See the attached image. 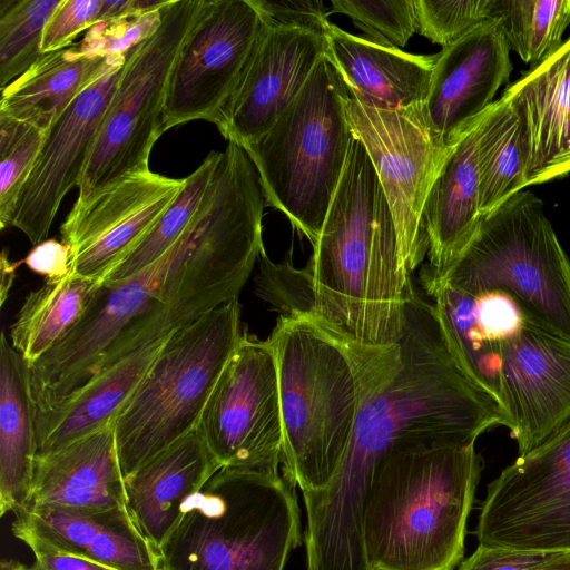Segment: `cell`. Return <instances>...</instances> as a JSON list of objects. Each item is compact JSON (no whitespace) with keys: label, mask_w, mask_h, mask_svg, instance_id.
Instances as JSON below:
<instances>
[{"label":"cell","mask_w":570,"mask_h":570,"mask_svg":"<svg viewBox=\"0 0 570 570\" xmlns=\"http://www.w3.org/2000/svg\"><path fill=\"white\" fill-rule=\"evenodd\" d=\"M264 199L252 175L218 166L173 246L132 276L101 283L73 328L30 364L37 413L61 409L134 350L238 298L265 252Z\"/></svg>","instance_id":"1"},{"label":"cell","mask_w":570,"mask_h":570,"mask_svg":"<svg viewBox=\"0 0 570 570\" xmlns=\"http://www.w3.org/2000/svg\"><path fill=\"white\" fill-rule=\"evenodd\" d=\"M358 409L348 448L331 481L304 492L306 570H371L363 511L381 459L413 443H475L497 425L501 406L478 387L450 353L432 304L414 284L399 341L354 345Z\"/></svg>","instance_id":"2"},{"label":"cell","mask_w":570,"mask_h":570,"mask_svg":"<svg viewBox=\"0 0 570 570\" xmlns=\"http://www.w3.org/2000/svg\"><path fill=\"white\" fill-rule=\"evenodd\" d=\"M303 313L341 340L387 347L402 335L413 286L386 197L364 145L347 160L306 268Z\"/></svg>","instance_id":"3"},{"label":"cell","mask_w":570,"mask_h":570,"mask_svg":"<svg viewBox=\"0 0 570 570\" xmlns=\"http://www.w3.org/2000/svg\"><path fill=\"white\" fill-rule=\"evenodd\" d=\"M474 443H413L380 461L362 534L371 570H455L482 472Z\"/></svg>","instance_id":"4"},{"label":"cell","mask_w":570,"mask_h":570,"mask_svg":"<svg viewBox=\"0 0 570 570\" xmlns=\"http://www.w3.org/2000/svg\"><path fill=\"white\" fill-rule=\"evenodd\" d=\"M283 424L282 473L304 492L324 488L352 438L358 409L354 344L306 314H282L267 338Z\"/></svg>","instance_id":"5"},{"label":"cell","mask_w":570,"mask_h":570,"mask_svg":"<svg viewBox=\"0 0 570 570\" xmlns=\"http://www.w3.org/2000/svg\"><path fill=\"white\" fill-rule=\"evenodd\" d=\"M295 485L283 473L217 470L181 507L160 570H284L302 543Z\"/></svg>","instance_id":"6"},{"label":"cell","mask_w":570,"mask_h":570,"mask_svg":"<svg viewBox=\"0 0 570 570\" xmlns=\"http://www.w3.org/2000/svg\"><path fill=\"white\" fill-rule=\"evenodd\" d=\"M346 89L325 57L274 125L243 149L265 200L312 243L317 240L341 180L353 132Z\"/></svg>","instance_id":"7"},{"label":"cell","mask_w":570,"mask_h":570,"mask_svg":"<svg viewBox=\"0 0 570 570\" xmlns=\"http://www.w3.org/2000/svg\"><path fill=\"white\" fill-rule=\"evenodd\" d=\"M439 282L474 296L502 293L524 321L570 340V259L531 191L521 190L484 215Z\"/></svg>","instance_id":"8"},{"label":"cell","mask_w":570,"mask_h":570,"mask_svg":"<svg viewBox=\"0 0 570 570\" xmlns=\"http://www.w3.org/2000/svg\"><path fill=\"white\" fill-rule=\"evenodd\" d=\"M244 332L238 298L174 332L114 421L124 479L198 428Z\"/></svg>","instance_id":"9"},{"label":"cell","mask_w":570,"mask_h":570,"mask_svg":"<svg viewBox=\"0 0 570 570\" xmlns=\"http://www.w3.org/2000/svg\"><path fill=\"white\" fill-rule=\"evenodd\" d=\"M200 4L202 0H169L160 10L158 28L126 55L78 186V200L149 169L150 151L164 134L170 70Z\"/></svg>","instance_id":"10"},{"label":"cell","mask_w":570,"mask_h":570,"mask_svg":"<svg viewBox=\"0 0 570 570\" xmlns=\"http://www.w3.org/2000/svg\"><path fill=\"white\" fill-rule=\"evenodd\" d=\"M353 136L365 147L393 216L401 261L411 275L429 250L423 210L450 150L429 121L425 102L401 110L374 109L346 91Z\"/></svg>","instance_id":"11"},{"label":"cell","mask_w":570,"mask_h":570,"mask_svg":"<svg viewBox=\"0 0 570 570\" xmlns=\"http://www.w3.org/2000/svg\"><path fill=\"white\" fill-rule=\"evenodd\" d=\"M475 535L485 548L570 552V420L488 485Z\"/></svg>","instance_id":"12"},{"label":"cell","mask_w":570,"mask_h":570,"mask_svg":"<svg viewBox=\"0 0 570 570\" xmlns=\"http://www.w3.org/2000/svg\"><path fill=\"white\" fill-rule=\"evenodd\" d=\"M198 430L222 468L279 472L283 424L276 361L267 340L243 334Z\"/></svg>","instance_id":"13"},{"label":"cell","mask_w":570,"mask_h":570,"mask_svg":"<svg viewBox=\"0 0 570 570\" xmlns=\"http://www.w3.org/2000/svg\"><path fill=\"white\" fill-rule=\"evenodd\" d=\"M262 26L250 0H202L170 70L164 132L193 120L218 126Z\"/></svg>","instance_id":"14"},{"label":"cell","mask_w":570,"mask_h":570,"mask_svg":"<svg viewBox=\"0 0 570 570\" xmlns=\"http://www.w3.org/2000/svg\"><path fill=\"white\" fill-rule=\"evenodd\" d=\"M185 178L141 170L87 199H76L60 226L71 249L70 275L102 283L140 243L181 190Z\"/></svg>","instance_id":"15"},{"label":"cell","mask_w":570,"mask_h":570,"mask_svg":"<svg viewBox=\"0 0 570 570\" xmlns=\"http://www.w3.org/2000/svg\"><path fill=\"white\" fill-rule=\"evenodd\" d=\"M324 38L318 33L263 20L217 126L222 136L240 147L259 139L301 92L324 58Z\"/></svg>","instance_id":"16"},{"label":"cell","mask_w":570,"mask_h":570,"mask_svg":"<svg viewBox=\"0 0 570 570\" xmlns=\"http://www.w3.org/2000/svg\"><path fill=\"white\" fill-rule=\"evenodd\" d=\"M501 385L521 455L570 420V340L524 321L501 341Z\"/></svg>","instance_id":"17"},{"label":"cell","mask_w":570,"mask_h":570,"mask_svg":"<svg viewBox=\"0 0 570 570\" xmlns=\"http://www.w3.org/2000/svg\"><path fill=\"white\" fill-rule=\"evenodd\" d=\"M124 62L89 86L49 130L33 169L17 198L9 226L35 246L47 237L60 203L78 187Z\"/></svg>","instance_id":"18"},{"label":"cell","mask_w":570,"mask_h":570,"mask_svg":"<svg viewBox=\"0 0 570 570\" xmlns=\"http://www.w3.org/2000/svg\"><path fill=\"white\" fill-rule=\"evenodd\" d=\"M509 43L490 21L438 53L425 109L448 146L493 102L512 71Z\"/></svg>","instance_id":"19"},{"label":"cell","mask_w":570,"mask_h":570,"mask_svg":"<svg viewBox=\"0 0 570 570\" xmlns=\"http://www.w3.org/2000/svg\"><path fill=\"white\" fill-rule=\"evenodd\" d=\"M13 514V535L35 556H75L116 570H160L158 554L126 507L102 511L38 507Z\"/></svg>","instance_id":"20"},{"label":"cell","mask_w":570,"mask_h":570,"mask_svg":"<svg viewBox=\"0 0 570 570\" xmlns=\"http://www.w3.org/2000/svg\"><path fill=\"white\" fill-rule=\"evenodd\" d=\"M324 57L348 96L363 106L401 110L424 104L436 55H414L384 47L330 23Z\"/></svg>","instance_id":"21"},{"label":"cell","mask_w":570,"mask_h":570,"mask_svg":"<svg viewBox=\"0 0 570 570\" xmlns=\"http://www.w3.org/2000/svg\"><path fill=\"white\" fill-rule=\"evenodd\" d=\"M220 468L197 428L124 479L126 509L158 557L185 501Z\"/></svg>","instance_id":"22"},{"label":"cell","mask_w":570,"mask_h":570,"mask_svg":"<svg viewBox=\"0 0 570 570\" xmlns=\"http://www.w3.org/2000/svg\"><path fill=\"white\" fill-rule=\"evenodd\" d=\"M102 511L126 507L114 424L37 456L31 494L24 508Z\"/></svg>","instance_id":"23"},{"label":"cell","mask_w":570,"mask_h":570,"mask_svg":"<svg viewBox=\"0 0 570 570\" xmlns=\"http://www.w3.org/2000/svg\"><path fill=\"white\" fill-rule=\"evenodd\" d=\"M482 115L452 145L428 195L423 217L429 250L428 264L421 271L423 287L445 276L483 217L476 156Z\"/></svg>","instance_id":"24"},{"label":"cell","mask_w":570,"mask_h":570,"mask_svg":"<svg viewBox=\"0 0 570 570\" xmlns=\"http://www.w3.org/2000/svg\"><path fill=\"white\" fill-rule=\"evenodd\" d=\"M503 94L527 126V186L570 174V37Z\"/></svg>","instance_id":"25"},{"label":"cell","mask_w":570,"mask_h":570,"mask_svg":"<svg viewBox=\"0 0 570 570\" xmlns=\"http://www.w3.org/2000/svg\"><path fill=\"white\" fill-rule=\"evenodd\" d=\"M169 336L142 345L102 370L61 409L36 414L37 456L114 424Z\"/></svg>","instance_id":"26"},{"label":"cell","mask_w":570,"mask_h":570,"mask_svg":"<svg viewBox=\"0 0 570 570\" xmlns=\"http://www.w3.org/2000/svg\"><path fill=\"white\" fill-rule=\"evenodd\" d=\"M125 59L91 56L78 45L43 53L1 89L0 115L49 131L89 86Z\"/></svg>","instance_id":"27"},{"label":"cell","mask_w":570,"mask_h":570,"mask_svg":"<svg viewBox=\"0 0 570 570\" xmlns=\"http://www.w3.org/2000/svg\"><path fill=\"white\" fill-rule=\"evenodd\" d=\"M37 458L36 406L30 363L6 334L0 340V512L14 513L29 501Z\"/></svg>","instance_id":"28"},{"label":"cell","mask_w":570,"mask_h":570,"mask_svg":"<svg viewBox=\"0 0 570 570\" xmlns=\"http://www.w3.org/2000/svg\"><path fill=\"white\" fill-rule=\"evenodd\" d=\"M476 156L484 216L527 187L528 130L520 110L504 94L480 119Z\"/></svg>","instance_id":"29"},{"label":"cell","mask_w":570,"mask_h":570,"mask_svg":"<svg viewBox=\"0 0 570 570\" xmlns=\"http://www.w3.org/2000/svg\"><path fill=\"white\" fill-rule=\"evenodd\" d=\"M424 291L433 297L432 309L453 358L503 410L501 342L492 341L481 328L474 296L445 282L426 286Z\"/></svg>","instance_id":"30"},{"label":"cell","mask_w":570,"mask_h":570,"mask_svg":"<svg viewBox=\"0 0 570 570\" xmlns=\"http://www.w3.org/2000/svg\"><path fill=\"white\" fill-rule=\"evenodd\" d=\"M101 283L69 275L46 279L24 299L10 328L13 348L30 364L60 342L79 322Z\"/></svg>","instance_id":"31"},{"label":"cell","mask_w":570,"mask_h":570,"mask_svg":"<svg viewBox=\"0 0 570 570\" xmlns=\"http://www.w3.org/2000/svg\"><path fill=\"white\" fill-rule=\"evenodd\" d=\"M222 151L212 150L187 177L174 202L144 236L132 252L105 278L117 282L141 271L167 252L194 218L207 190Z\"/></svg>","instance_id":"32"},{"label":"cell","mask_w":570,"mask_h":570,"mask_svg":"<svg viewBox=\"0 0 570 570\" xmlns=\"http://www.w3.org/2000/svg\"><path fill=\"white\" fill-rule=\"evenodd\" d=\"M495 20L510 49L538 65L562 45L570 0H498Z\"/></svg>","instance_id":"33"},{"label":"cell","mask_w":570,"mask_h":570,"mask_svg":"<svg viewBox=\"0 0 570 570\" xmlns=\"http://www.w3.org/2000/svg\"><path fill=\"white\" fill-rule=\"evenodd\" d=\"M62 0H0L1 89L26 72L43 53L45 27Z\"/></svg>","instance_id":"34"},{"label":"cell","mask_w":570,"mask_h":570,"mask_svg":"<svg viewBox=\"0 0 570 570\" xmlns=\"http://www.w3.org/2000/svg\"><path fill=\"white\" fill-rule=\"evenodd\" d=\"M49 131L0 115V226L9 227L19 193Z\"/></svg>","instance_id":"35"},{"label":"cell","mask_w":570,"mask_h":570,"mask_svg":"<svg viewBox=\"0 0 570 570\" xmlns=\"http://www.w3.org/2000/svg\"><path fill=\"white\" fill-rule=\"evenodd\" d=\"M414 3L416 32L446 48L494 21L498 0H414Z\"/></svg>","instance_id":"36"},{"label":"cell","mask_w":570,"mask_h":570,"mask_svg":"<svg viewBox=\"0 0 570 570\" xmlns=\"http://www.w3.org/2000/svg\"><path fill=\"white\" fill-rule=\"evenodd\" d=\"M332 12L343 13L377 45L401 49L417 31L414 0H332Z\"/></svg>","instance_id":"37"},{"label":"cell","mask_w":570,"mask_h":570,"mask_svg":"<svg viewBox=\"0 0 570 570\" xmlns=\"http://www.w3.org/2000/svg\"><path fill=\"white\" fill-rule=\"evenodd\" d=\"M160 10L99 22L87 30L78 46L91 56H126L158 28Z\"/></svg>","instance_id":"38"},{"label":"cell","mask_w":570,"mask_h":570,"mask_svg":"<svg viewBox=\"0 0 570 570\" xmlns=\"http://www.w3.org/2000/svg\"><path fill=\"white\" fill-rule=\"evenodd\" d=\"M102 0H62L47 22L41 52L68 48L82 31L99 23Z\"/></svg>","instance_id":"39"},{"label":"cell","mask_w":570,"mask_h":570,"mask_svg":"<svg viewBox=\"0 0 570 570\" xmlns=\"http://www.w3.org/2000/svg\"><path fill=\"white\" fill-rule=\"evenodd\" d=\"M265 22L299 28L324 35L330 26L328 12L318 0H250Z\"/></svg>","instance_id":"40"},{"label":"cell","mask_w":570,"mask_h":570,"mask_svg":"<svg viewBox=\"0 0 570 570\" xmlns=\"http://www.w3.org/2000/svg\"><path fill=\"white\" fill-rule=\"evenodd\" d=\"M564 552L494 549L479 546L459 570H543Z\"/></svg>","instance_id":"41"},{"label":"cell","mask_w":570,"mask_h":570,"mask_svg":"<svg viewBox=\"0 0 570 570\" xmlns=\"http://www.w3.org/2000/svg\"><path fill=\"white\" fill-rule=\"evenodd\" d=\"M474 299L479 324L492 341L501 342L524 322L515 303L502 293H485Z\"/></svg>","instance_id":"42"},{"label":"cell","mask_w":570,"mask_h":570,"mask_svg":"<svg viewBox=\"0 0 570 570\" xmlns=\"http://www.w3.org/2000/svg\"><path fill=\"white\" fill-rule=\"evenodd\" d=\"M24 263L48 281L62 279L70 275L71 249L62 242L47 239L29 252Z\"/></svg>","instance_id":"43"},{"label":"cell","mask_w":570,"mask_h":570,"mask_svg":"<svg viewBox=\"0 0 570 570\" xmlns=\"http://www.w3.org/2000/svg\"><path fill=\"white\" fill-rule=\"evenodd\" d=\"M27 570H116L80 557L67 554H39Z\"/></svg>","instance_id":"44"},{"label":"cell","mask_w":570,"mask_h":570,"mask_svg":"<svg viewBox=\"0 0 570 570\" xmlns=\"http://www.w3.org/2000/svg\"><path fill=\"white\" fill-rule=\"evenodd\" d=\"M16 267H17V264L11 263L7 256L6 250H3L1 254V259H0V275H1L0 276V278H1L0 303H1V305H3V303L6 302V299L9 295V291L13 284L14 278H16Z\"/></svg>","instance_id":"45"},{"label":"cell","mask_w":570,"mask_h":570,"mask_svg":"<svg viewBox=\"0 0 570 570\" xmlns=\"http://www.w3.org/2000/svg\"><path fill=\"white\" fill-rule=\"evenodd\" d=\"M543 570H570V552L560 554Z\"/></svg>","instance_id":"46"},{"label":"cell","mask_w":570,"mask_h":570,"mask_svg":"<svg viewBox=\"0 0 570 570\" xmlns=\"http://www.w3.org/2000/svg\"><path fill=\"white\" fill-rule=\"evenodd\" d=\"M0 570H27V567L13 560H4L1 562Z\"/></svg>","instance_id":"47"}]
</instances>
